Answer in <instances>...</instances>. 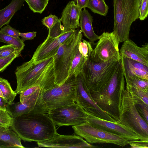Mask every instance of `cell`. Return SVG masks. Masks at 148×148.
<instances>
[{
	"label": "cell",
	"instance_id": "21",
	"mask_svg": "<svg viewBox=\"0 0 148 148\" xmlns=\"http://www.w3.org/2000/svg\"><path fill=\"white\" fill-rule=\"evenodd\" d=\"M93 21V17L86 8L82 10L79 18V27L84 36L91 42L98 40L99 37L94 32L92 25Z\"/></svg>",
	"mask_w": 148,
	"mask_h": 148
},
{
	"label": "cell",
	"instance_id": "3",
	"mask_svg": "<svg viewBox=\"0 0 148 148\" xmlns=\"http://www.w3.org/2000/svg\"><path fill=\"white\" fill-rule=\"evenodd\" d=\"M121 60L118 62L110 81L98 91H90L97 105L116 121L120 116L121 99L125 89V80Z\"/></svg>",
	"mask_w": 148,
	"mask_h": 148
},
{
	"label": "cell",
	"instance_id": "40",
	"mask_svg": "<svg viewBox=\"0 0 148 148\" xmlns=\"http://www.w3.org/2000/svg\"><path fill=\"white\" fill-rule=\"evenodd\" d=\"M36 32H32L26 33H19V36H21V39L24 42L27 40H31L33 39L36 36Z\"/></svg>",
	"mask_w": 148,
	"mask_h": 148
},
{
	"label": "cell",
	"instance_id": "45",
	"mask_svg": "<svg viewBox=\"0 0 148 148\" xmlns=\"http://www.w3.org/2000/svg\"><path fill=\"white\" fill-rule=\"evenodd\" d=\"M0 97H3V95L2 94V93L0 89Z\"/></svg>",
	"mask_w": 148,
	"mask_h": 148
},
{
	"label": "cell",
	"instance_id": "34",
	"mask_svg": "<svg viewBox=\"0 0 148 148\" xmlns=\"http://www.w3.org/2000/svg\"><path fill=\"white\" fill-rule=\"evenodd\" d=\"M16 51H21L10 45H7L0 47V58L7 57Z\"/></svg>",
	"mask_w": 148,
	"mask_h": 148
},
{
	"label": "cell",
	"instance_id": "36",
	"mask_svg": "<svg viewBox=\"0 0 148 148\" xmlns=\"http://www.w3.org/2000/svg\"><path fill=\"white\" fill-rule=\"evenodd\" d=\"M148 0H140L139 5V18L144 20L148 15Z\"/></svg>",
	"mask_w": 148,
	"mask_h": 148
},
{
	"label": "cell",
	"instance_id": "28",
	"mask_svg": "<svg viewBox=\"0 0 148 148\" xmlns=\"http://www.w3.org/2000/svg\"><path fill=\"white\" fill-rule=\"evenodd\" d=\"M126 85L148 90V80L134 76L124 77Z\"/></svg>",
	"mask_w": 148,
	"mask_h": 148
},
{
	"label": "cell",
	"instance_id": "8",
	"mask_svg": "<svg viewBox=\"0 0 148 148\" xmlns=\"http://www.w3.org/2000/svg\"><path fill=\"white\" fill-rule=\"evenodd\" d=\"M91 54L90 59L95 62H106L121 59L118 37L113 32H103Z\"/></svg>",
	"mask_w": 148,
	"mask_h": 148
},
{
	"label": "cell",
	"instance_id": "7",
	"mask_svg": "<svg viewBox=\"0 0 148 148\" xmlns=\"http://www.w3.org/2000/svg\"><path fill=\"white\" fill-rule=\"evenodd\" d=\"M76 87V76H70L62 85L42 92L45 106L49 110L75 103Z\"/></svg>",
	"mask_w": 148,
	"mask_h": 148
},
{
	"label": "cell",
	"instance_id": "23",
	"mask_svg": "<svg viewBox=\"0 0 148 148\" xmlns=\"http://www.w3.org/2000/svg\"><path fill=\"white\" fill-rule=\"evenodd\" d=\"M0 140L9 143L15 148H25L21 144L20 138L10 128L7 131L0 132Z\"/></svg>",
	"mask_w": 148,
	"mask_h": 148
},
{
	"label": "cell",
	"instance_id": "25",
	"mask_svg": "<svg viewBox=\"0 0 148 148\" xmlns=\"http://www.w3.org/2000/svg\"><path fill=\"white\" fill-rule=\"evenodd\" d=\"M86 7L94 13L103 16L106 15L108 9L104 0H89Z\"/></svg>",
	"mask_w": 148,
	"mask_h": 148
},
{
	"label": "cell",
	"instance_id": "16",
	"mask_svg": "<svg viewBox=\"0 0 148 148\" xmlns=\"http://www.w3.org/2000/svg\"><path fill=\"white\" fill-rule=\"evenodd\" d=\"M39 147L52 148H96L76 135H62L58 133L46 141L37 143Z\"/></svg>",
	"mask_w": 148,
	"mask_h": 148
},
{
	"label": "cell",
	"instance_id": "14",
	"mask_svg": "<svg viewBox=\"0 0 148 148\" xmlns=\"http://www.w3.org/2000/svg\"><path fill=\"white\" fill-rule=\"evenodd\" d=\"M75 29L64 31L60 36L55 38L47 36L46 40L37 47L31 60L34 62L53 57L60 46L72 35Z\"/></svg>",
	"mask_w": 148,
	"mask_h": 148
},
{
	"label": "cell",
	"instance_id": "20",
	"mask_svg": "<svg viewBox=\"0 0 148 148\" xmlns=\"http://www.w3.org/2000/svg\"><path fill=\"white\" fill-rule=\"evenodd\" d=\"M124 77L134 76L148 80V66L132 59L121 57Z\"/></svg>",
	"mask_w": 148,
	"mask_h": 148
},
{
	"label": "cell",
	"instance_id": "38",
	"mask_svg": "<svg viewBox=\"0 0 148 148\" xmlns=\"http://www.w3.org/2000/svg\"><path fill=\"white\" fill-rule=\"evenodd\" d=\"M58 17L55 15L51 14L44 17L42 21V24L48 29L51 28L58 21Z\"/></svg>",
	"mask_w": 148,
	"mask_h": 148
},
{
	"label": "cell",
	"instance_id": "22",
	"mask_svg": "<svg viewBox=\"0 0 148 148\" xmlns=\"http://www.w3.org/2000/svg\"><path fill=\"white\" fill-rule=\"evenodd\" d=\"M25 0H12L4 8L0 10V30L3 25H8L14 14L20 10Z\"/></svg>",
	"mask_w": 148,
	"mask_h": 148
},
{
	"label": "cell",
	"instance_id": "42",
	"mask_svg": "<svg viewBox=\"0 0 148 148\" xmlns=\"http://www.w3.org/2000/svg\"><path fill=\"white\" fill-rule=\"evenodd\" d=\"M8 103L5 99L0 97V110L7 111L6 106Z\"/></svg>",
	"mask_w": 148,
	"mask_h": 148
},
{
	"label": "cell",
	"instance_id": "18",
	"mask_svg": "<svg viewBox=\"0 0 148 148\" xmlns=\"http://www.w3.org/2000/svg\"><path fill=\"white\" fill-rule=\"evenodd\" d=\"M121 57L129 58L148 66V43L141 47L128 38L123 42L120 51Z\"/></svg>",
	"mask_w": 148,
	"mask_h": 148
},
{
	"label": "cell",
	"instance_id": "44",
	"mask_svg": "<svg viewBox=\"0 0 148 148\" xmlns=\"http://www.w3.org/2000/svg\"><path fill=\"white\" fill-rule=\"evenodd\" d=\"M10 128V127L8 128L0 126V132L7 131Z\"/></svg>",
	"mask_w": 148,
	"mask_h": 148
},
{
	"label": "cell",
	"instance_id": "41",
	"mask_svg": "<svg viewBox=\"0 0 148 148\" xmlns=\"http://www.w3.org/2000/svg\"><path fill=\"white\" fill-rule=\"evenodd\" d=\"M89 0H75L77 5L82 9L86 7Z\"/></svg>",
	"mask_w": 148,
	"mask_h": 148
},
{
	"label": "cell",
	"instance_id": "15",
	"mask_svg": "<svg viewBox=\"0 0 148 148\" xmlns=\"http://www.w3.org/2000/svg\"><path fill=\"white\" fill-rule=\"evenodd\" d=\"M116 122L133 131L141 140H148V123L141 117L135 105L121 114Z\"/></svg>",
	"mask_w": 148,
	"mask_h": 148
},
{
	"label": "cell",
	"instance_id": "39",
	"mask_svg": "<svg viewBox=\"0 0 148 148\" xmlns=\"http://www.w3.org/2000/svg\"><path fill=\"white\" fill-rule=\"evenodd\" d=\"M129 144L132 148H148V140H138L130 141Z\"/></svg>",
	"mask_w": 148,
	"mask_h": 148
},
{
	"label": "cell",
	"instance_id": "35",
	"mask_svg": "<svg viewBox=\"0 0 148 148\" xmlns=\"http://www.w3.org/2000/svg\"><path fill=\"white\" fill-rule=\"evenodd\" d=\"M135 106L141 117L148 123V105L141 102L136 105Z\"/></svg>",
	"mask_w": 148,
	"mask_h": 148
},
{
	"label": "cell",
	"instance_id": "5",
	"mask_svg": "<svg viewBox=\"0 0 148 148\" xmlns=\"http://www.w3.org/2000/svg\"><path fill=\"white\" fill-rule=\"evenodd\" d=\"M140 0H113L114 25L113 32L120 42L129 38L132 23L139 18Z\"/></svg>",
	"mask_w": 148,
	"mask_h": 148
},
{
	"label": "cell",
	"instance_id": "26",
	"mask_svg": "<svg viewBox=\"0 0 148 148\" xmlns=\"http://www.w3.org/2000/svg\"><path fill=\"white\" fill-rule=\"evenodd\" d=\"M0 89L8 104L12 103L17 95L12 89L8 80L0 77Z\"/></svg>",
	"mask_w": 148,
	"mask_h": 148
},
{
	"label": "cell",
	"instance_id": "32",
	"mask_svg": "<svg viewBox=\"0 0 148 148\" xmlns=\"http://www.w3.org/2000/svg\"><path fill=\"white\" fill-rule=\"evenodd\" d=\"M21 51H16L4 58H0V73L3 72L13 60L20 55Z\"/></svg>",
	"mask_w": 148,
	"mask_h": 148
},
{
	"label": "cell",
	"instance_id": "2",
	"mask_svg": "<svg viewBox=\"0 0 148 148\" xmlns=\"http://www.w3.org/2000/svg\"><path fill=\"white\" fill-rule=\"evenodd\" d=\"M10 128L21 140L28 142L46 141L58 134L47 113H29L14 118Z\"/></svg>",
	"mask_w": 148,
	"mask_h": 148
},
{
	"label": "cell",
	"instance_id": "29",
	"mask_svg": "<svg viewBox=\"0 0 148 148\" xmlns=\"http://www.w3.org/2000/svg\"><path fill=\"white\" fill-rule=\"evenodd\" d=\"M32 11L42 13L48 4L49 0H25Z\"/></svg>",
	"mask_w": 148,
	"mask_h": 148
},
{
	"label": "cell",
	"instance_id": "4",
	"mask_svg": "<svg viewBox=\"0 0 148 148\" xmlns=\"http://www.w3.org/2000/svg\"><path fill=\"white\" fill-rule=\"evenodd\" d=\"M82 37L81 30L75 29V32L60 45L53 57L55 82L56 85H62L68 78L73 59Z\"/></svg>",
	"mask_w": 148,
	"mask_h": 148
},
{
	"label": "cell",
	"instance_id": "31",
	"mask_svg": "<svg viewBox=\"0 0 148 148\" xmlns=\"http://www.w3.org/2000/svg\"><path fill=\"white\" fill-rule=\"evenodd\" d=\"M60 19L51 28L49 29V33L47 36L52 38H55L60 36L64 31V28L61 24Z\"/></svg>",
	"mask_w": 148,
	"mask_h": 148
},
{
	"label": "cell",
	"instance_id": "12",
	"mask_svg": "<svg viewBox=\"0 0 148 148\" xmlns=\"http://www.w3.org/2000/svg\"><path fill=\"white\" fill-rule=\"evenodd\" d=\"M85 111L87 115L86 122L92 126L121 136L129 141L141 140L138 135L125 126L116 121L113 122L100 118Z\"/></svg>",
	"mask_w": 148,
	"mask_h": 148
},
{
	"label": "cell",
	"instance_id": "17",
	"mask_svg": "<svg viewBox=\"0 0 148 148\" xmlns=\"http://www.w3.org/2000/svg\"><path fill=\"white\" fill-rule=\"evenodd\" d=\"M141 102L148 105V90L126 85L122 96L120 115L131 107Z\"/></svg>",
	"mask_w": 148,
	"mask_h": 148
},
{
	"label": "cell",
	"instance_id": "24",
	"mask_svg": "<svg viewBox=\"0 0 148 148\" xmlns=\"http://www.w3.org/2000/svg\"><path fill=\"white\" fill-rule=\"evenodd\" d=\"M86 61L80 54L78 49L72 62L69 76L74 75L76 76L81 72Z\"/></svg>",
	"mask_w": 148,
	"mask_h": 148
},
{
	"label": "cell",
	"instance_id": "27",
	"mask_svg": "<svg viewBox=\"0 0 148 148\" xmlns=\"http://www.w3.org/2000/svg\"><path fill=\"white\" fill-rule=\"evenodd\" d=\"M0 42L13 46L21 51L24 49L25 44L19 37L15 38L5 35L0 31Z\"/></svg>",
	"mask_w": 148,
	"mask_h": 148
},
{
	"label": "cell",
	"instance_id": "10",
	"mask_svg": "<svg viewBox=\"0 0 148 148\" xmlns=\"http://www.w3.org/2000/svg\"><path fill=\"white\" fill-rule=\"evenodd\" d=\"M47 114L58 127L77 125L86 122L85 111L76 103L50 110Z\"/></svg>",
	"mask_w": 148,
	"mask_h": 148
},
{
	"label": "cell",
	"instance_id": "6",
	"mask_svg": "<svg viewBox=\"0 0 148 148\" xmlns=\"http://www.w3.org/2000/svg\"><path fill=\"white\" fill-rule=\"evenodd\" d=\"M119 61L104 62H95L90 58L87 60L80 73L88 90L98 91L104 87L111 79Z\"/></svg>",
	"mask_w": 148,
	"mask_h": 148
},
{
	"label": "cell",
	"instance_id": "1",
	"mask_svg": "<svg viewBox=\"0 0 148 148\" xmlns=\"http://www.w3.org/2000/svg\"><path fill=\"white\" fill-rule=\"evenodd\" d=\"M15 73L17 95L34 86H39L42 92L58 86L55 82L53 57L38 62L30 60L17 66Z\"/></svg>",
	"mask_w": 148,
	"mask_h": 148
},
{
	"label": "cell",
	"instance_id": "19",
	"mask_svg": "<svg viewBox=\"0 0 148 148\" xmlns=\"http://www.w3.org/2000/svg\"><path fill=\"white\" fill-rule=\"evenodd\" d=\"M82 10L73 1L68 3L60 18L64 31L75 29L79 27V18Z\"/></svg>",
	"mask_w": 148,
	"mask_h": 148
},
{
	"label": "cell",
	"instance_id": "43",
	"mask_svg": "<svg viewBox=\"0 0 148 148\" xmlns=\"http://www.w3.org/2000/svg\"><path fill=\"white\" fill-rule=\"evenodd\" d=\"M15 148L11 144L4 141L0 140V148Z\"/></svg>",
	"mask_w": 148,
	"mask_h": 148
},
{
	"label": "cell",
	"instance_id": "11",
	"mask_svg": "<svg viewBox=\"0 0 148 148\" xmlns=\"http://www.w3.org/2000/svg\"><path fill=\"white\" fill-rule=\"evenodd\" d=\"M75 103L84 110L92 115L106 120L116 121L101 110L91 97L88 90L81 73L76 76Z\"/></svg>",
	"mask_w": 148,
	"mask_h": 148
},
{
	"label": "cell",
	"instance_id": "9",
	"mask_svg": "<svg viewBox=\"0 0 148 148\" xmlns=\"http://www.w3.org/2000/svg\"><path fill=\"white\" fill-rule=\"evenodd\" d=\"M72 128L76 135L91 144L108 143L122 147L129 144V141L123 137L94 127L87 122L73 126Z\"/></svg>",
	"mask_w": 148,
	"mask_h": 148
},
{
	"label": "cell",
	"instance_id": "33",
	"mask_svg": "<svg viewBox=\"0 0 148 148\" xmlns=\"http://www.w3.org/2000/svg\"><path fill=\"white\" fill-rule=\"evenodd\" d=\"M13 121V118L7 111L0 110V126L10 127Z\"/></svg>",
	"mask_w": 148,
	"mask_h": 148
},
{
	"label": "cell",
	"instance_id": "30",
	"mask_svg": "<svg viewBox=\"0 0 148 148\" xmlns=\"http://www.w3.org/2000/svg\"><path fill=\"white\" fill-rule=\"evenodd\" d=\"M91 43L82 39L78 45L79 52L86 60L90 58L93 50Z\"/></svg>",
	"mask_w": 148,
	"mask_h": 148
},
{
	"label": "cell",
	"instance_id": "37",
	"mask_svg": "<svg viewBox=\"0 0 148 148\" xmlns=\"http://www.w3.org/2000/svg\"><path fill=\"white\" fill-rule=\"evenodd\" d=\"M0 31L3 33L15 38H18L19 36V30H17L9 25L5 26L1 28Z\"/></svg>",
	"mask_w": 148,
	"mask_h": 148
},
{
	"label": "cell",
	"instance_id": "13",
	"mask_svg": "<svg viewBox=\"0 0 148 148\" xmlns=\"http://www.w3.org/2000/svg\"><path fill=\"white\" fill-rule=\"evenodd\" d=\"M7 111L13 118L29 113H47L49 110L43 102L42 95L36 93L23 102L20 101L7 105Z\"/></svg>",
	"mask_w": 148,
	"mask_h": 148
}]
</instances>
